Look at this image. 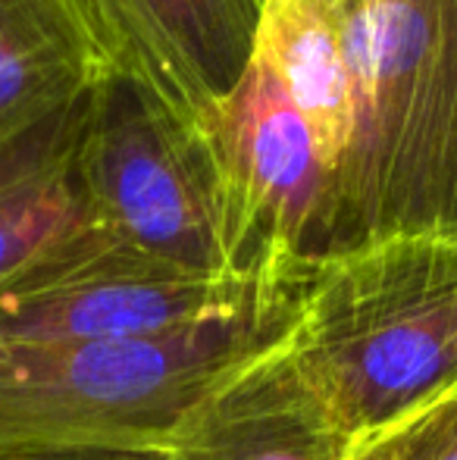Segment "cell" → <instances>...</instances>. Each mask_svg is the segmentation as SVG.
Listing matches in <instances>:
<instances>
[{"instance_id": "cell-1", "label": "cell", "mask_w": 457, "mask_h": 460, "mask_svg": "<svg viewBox=\"0 0 457 460\" xmlns=\"http://www.w3.org/2000/svg\"><path fill=\"white\" fill-rule=\"evenodd\" d=\"M338 29L351 132L313 270L389 238L457 235V0H364Z\"/></svg>"}, {"instance_id": "cell-2", "label": "cell", "mask_w": 457, "mask_h": 460, "mask_svg": "<svg viewBox=\"0 0 457 460\" xmlns=\"http://www.w3.org/2000/svg\"><path fill=\"white\" fill-rule=\"evenodd\" d=\"M301 285L172 332L0 345V457L85 448L172 455L191 413L288 339Z\"/></svg>"}, {"instance_id": "cell-3", "label": "cell", "mask_w": 457, "mask_h": 460, "mask_svg": "<svg viewBox=\"0 0 457 460\" xmlns=\"http://www.w3.org/2000/svg\"><path fill=\"white\" fill-rule=\"evenodd\" d=\"M286 354L351 442L457 385V235H408L320 263Z\"/></svg>"}, {"instance_id": "cell-4", "label": "cell", "mask_w": 457, "mask_h": 460, "mask_svg": "<svg viewBox=\"0 0 457 460\" xmlns=\"http://www.w3.org/2000/svg\"><path fill=\"white\" fill-rule=\"evenodd\" d=\"M79 176L101 229L166 267L242 279L214 135L176 119L128 79L85 97Z\"/></svg>"}, {"instance_id": "cell-5", "label": "cell", "mask_w": 457, "mask_h": 460, "mask_svg": "<svg viewBox=\"0 0 457 460\" xmlns=\"http://www.w3.org/2000/svg\"><path fill=\"white\" fill-rule=\"evenodd\" d=\"M304 279H214L166 267L101 232L0 288V345L138 339L226 316Z\"/></svg>"}, {"instance_id": "cell-6", "label": "cell", "mask_w": 457, "mask_h": 460, "mask_svg": "<svg viewBox=\"0 0 457 460\" xmlns=\"http://www.w3.org/2000/svg\"><path fill=\"white\" fill-rule=\"evenodd\" d=\"M128 79L176 119L214 135L254 54L263 0H92Z\"/></svg>"}, {"instance_id": "cell-7", "label": "cell", "mask_w": 457, "mask_h": 460, "mask_svg": "<svg viewBox=\"0 0 457 460\" xmlns=\"http://www.w3.org/2000/svg\"><path fill=\"white\" fill-rule=\"evenodd\" d=\"M357 448L311 394L282 341L191 413L172 460H347Z\"/></svg>"}, {"instance_id": "cell-8", "label": "cell", "mask_w": 457, "mask_h": 460, "mask_svg": "<svg viewBox=\"0 0 457 460\" xmlns=\"http://www.w3.org/2000/svg\"><path fill=\"white\" fill-rule=\"evenodd\" d=\"M82 107L0 141V288L101 235L79 176Z\"/></svg>"}, {"instance_id": "cell-9", "label": "cell", "mask_w": 457, "mask_h": 460, "mask_svg": "<svg viewBox=\"0 0 457 460\" xmlns=\"http://www.w3.org/2000/svg\"><path fill=\"white\" fill-rule=\"evenodd\" d=\"M113 75L92 0H0V141L69 113Z\"/></svg>"}, {"instance_id": "cell-10", "label": "cell", "mask_w": 457, "mask_h": 460, "mask_svg": "<svg viewBox=\"0 0 457 460\" xmlns=\"http://www.w3.org/2000/svg\"><path fill=\"white\" fill-rule=\"evenodd\" d=\"M254 54L279 73L288 94L307 116L330 182L351 132V85L342 54V29L332 4L263 0Z\"/></svg>"}, {"instance_id": "cell-11", "label": "cell", "mask_w": 457, "mask_h": 460, "mask_svg": "<svg viewBox=\"0 0 457 460\" xmlns=\"http://www.w3.org/2000/svg\"><path fill=\"white\" fill-rule=\"evenodd\" d=\"M382 460H457V385L385 432Z\"/></svg>"}, {"instance_id": "cell-12", "label": "cell", "mask_w": 457, "mask_h": 460, "mask_svg": "<svg viewBox=\"0 0 457 460\" xmlns=\"http://www.w3.org/2000/svg\"><path fill=\"white\" fill-rule=\"evenodd\" d=\"M0 460H172V455H163V451L85 448V451H31V455H6Z\"/></svg>"}, {"instance_id": "cell-13", "label": "cell", "mask_w": 457, "mask_h": 460, "mask_svg": "<svg viewBox=\"0 0 457 460\" xmlns=\"http://www.w3.org/2000/svg\"><path fill=\"white\" fill-rule=\"evenodd\" d=\"M347 460H382V436L373 438V442H364Z\"/></svg>"}, {"instance_id": "cell-14", "label": "cell", "mask_w": 457, "mask_h": 460, "mask_svg": "<svg viewBox=\"0 0 457 460\" xmlns=\"http://www.w3.org/2000/svg\"><path fill=\"white\" fill-rule=\"evenodd\" d=\"M330 4H332V10H336V19H338V22H342V19L347 16V13L357 10V6L364 4V0H330Z\"/></svg>"}]
</instances>
